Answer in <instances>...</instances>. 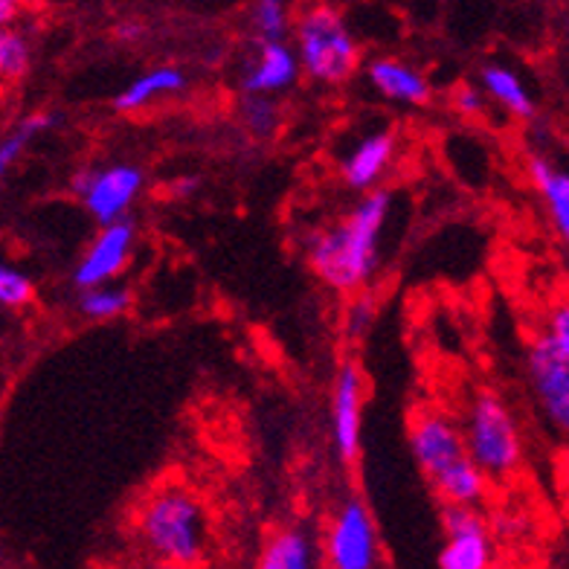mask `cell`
<instances>
[{
    "label": "cell",
    "instance_id": "1",
    "mask_svg": "<svg viewBox=\"0 0 569 569\" xmlns=\"http://www.w3.org/2000/svg\"><path fill=\"white\" fill-rule=\"evenodd\" d=\"M390 203V192H369L343 221L311 241V268L322 282L335 291H358L372 279Z\"/></svg>",
    "mask_w": 569,
    "mask_h": 569
},
{
    "label": "cell",
    "instance_id": "2",
    "mask_svg": "<svg viewBox=\"0 0 569 569\" xmlns=\"http://www.w3.org/2000/svg\"><path fill=\"white\" fill-rule=\"evenodd\" d=\"M410 450L445 506H480L488 477L468 453L465 430L457 421L436 410L419 412L410 425Z\"/></svg>",
    "mask_w": 569,
    "mask_h": 569
},
{
    "label": "cell",
    "instance_id": "3",
    "mask_svg": "<svg viewBox=\"0 0 569 569\" xmlns=\"http://www.w3.org/2000/svg\"><path fill=\"white\" fill-rule=\"evenodd\" d=\"M137 535L146 552L169 567H196L207 552V515L192 491L166 486L142 502Z\"/></svg>",
    "mask_w": 569,
    "mask_h": 569
},
{
    "label": "cell",
    "instance_id": "4",
    "mask_svg": "<svg viewBox=\"0 0 569 569\" xmlns=\"http://www.w3.org/2000/svg\"><path fill=\"white\" fill-rule=\"evenodd\" d=\"M300 64L315 82L340 84L358 70V44L338 9L315 3L293 23Z\"/></svg>",
    "mask_w": 569,
    "mask_h": 569
},
{
    "label": "cell",
    "instance_id": "5",
    "mask_svg": "<svg viewBox=\"0 0 569 569\" xmlns=\"http://www.w3.org/2000/svg\"><path fill=\"white\" fill-rule=\"evenodd\" d=\"M465 442L488 480H506L523 462V439L500 396L480 392L465 412Z\"/></svg>",
    "mask_w": 569,
    "mask_h": 569
},
{
    "label": "cell",
    "instance_id": "6",
    "mask_svg": "<svg viewBox=\"0 0 569 569\" xmlns=\"http://www.w3.org/2000/svg\"><path fill=\"white\" fill-rule=\"evenodd\" d=\"M322 555L335 569H372L378 563L381 547H378L375 523L363 502L346 500L335 511L322 538Z\"/></svg>",
    "mask_w": 569,
    "mask_h": 569
},
{
    "label": "cell",
    "instance_id": "7",
    "mask_svg": "<svg viewBox=\"0 0 569 569\" xmlns=\"http://www.w3.org/2000/svg\"><path fill=\"white\" fill-rule=\"evenodd\" d=\"M73 192L99 224H113L126 218L131 203L142 192V172L128 163L88 169L73 178Z\"/></svg>",
    "mask_w": 569,
    "mask_h": 569
},
{
    "label": "cell",
    "instance_id": "8",
    "mask_svg": "<svg viewBox=\"0 0 569 569\" xmlns=\"http://www.w3.org/2000/svg\"><path fill=\"white\" fill-rule=\"evenodd\" d=\"M529 381L549 425L569 436V355L540 335L529 349Z\"/></svg>",
    "mask_w": 569,
    "mask_h": 569
},
{
    "label": "cell",
    "instance_id": "9",
    "mask_svg": "<svg viewBox=\"0 0 569 569\" xmlns=\"http://www.w3.org/2000/svg\"><path fill=\"white\" fill-rule=\"evenodd\" d=\"M495 561V547L477 506L445 509V547L439 552L442 569H486Z\"/></svg>",
    "mask_w": 569,
    "mask_h": 569
},
{
    "label": "cell",
    "instance_id": "10",
    "mask_svg": "<svg viewBox=\"0 0 569 569\" xmlns=\"http://www.w3.org/2000/svg\"><path fill=\"white\" fill-rule=\"evenodd\" d=\"M131 248H134V227L128 224L126 218L113 221V224H102L97 239L90 241V248L84 250V256L76 264L73 282L79 288L108 284L128 268Z\"/></svg>",
    "mask_w": 569,
    "mask_h": 569
},
{
    "label": "cell",
    "instance_id": "11",
    "mask_svg": "<svg viewBox=\"0 0 569 569\" xmlns=\"http://www.w3.org/2000/svg\"><path fill=\"white\" fill-rule=\"evenodd\" d=\"M360 425H363V375L355 363H343L331 390V439L343 462L358 459Z\"/></svg>",
    "mask_w": 569,
    "mask_h": 569
},
{
    "label": "cell",
    "instance_id": "12",
    "mask_svg": "<svg viewBox=\"0 0 569 569\" xmlns=\"http://www.w3.org/2000/svg\"><path fill=\"white\" fill-rule=\"evenodd\" d=\"M302 64L297 56V47H288L284 41H262L259 53L250 61L244 76H241V90L248 97H270L291 88L300 76Z\"/></svg>",
    "mask_w": 569,
    "mask_h": 569
},
{
    "label": "cell",
    "instance_id": "13",
    "mask_svg": "<svg viewBox=\"0 0 569 569\" xmlns=\"http://www.w3.org/2000/svg\"><path fill=\"white\" fill-rule=\"evenodd\" d=\"M396 158V137L387 131L369 134L352 149V154L343 163V178L352 189H372L378 180L387 174Z\"/></svg>",
    "mask_w": 569,
    "mask_h": 569
},
{
    "label": "cell",
    "instance_id": "14",
    "mask_svg": "<svg viewBox=\"0 0 569 569\" xmlns=\"http://www.w3.org/2000/svg\"><path fill=\"white\" fill-rule=\"evenodd\" d=\"M372 88L381 97L401 106H425L430 99V84L416 68L398 59H375L367 70Z\"/></svg>",
    "mask_w": 569,
    "mask_h": 569
},
{
    "label": "cell",
    "instance_id": "15",
    "mask_svg": "<svg viewBox=\"0 0 569 569\" xmlns=\"http://www.w3.org/2000/svg\"><path fill=\"white\" fill-rule=\"evenodd\" d=\"M262 569H311L317 567V547L302 529H282L264 540L259 552Z\"/></svg>",
    "mask_w": 569,
    "mask_h": 569
},
{
    "label": "cell",
    "instance_id": "16",
    "mask_svg": "<svg viewBox=\"0 0 569 569\" xmlns=\"http://www.w3.org/2000/svg\"><path fill=\"white\" fill-rule=\"evenodd\" d=\"M187 84V76L180 73L178 68H154L149 73L137 76L134 82L122 90L120 97L113 99L117 111H140V108L151 106L154 99L160 97H172V93H180Z\"/></svg>",
    "mask_w": 569,
    "mask_h": 569
},
{
    "label": "cell",
    "instance_id": "17",
    "mask_svg": "<svg viewBox=\"0 0 569 569\" xmlns=\"http://www.w3.org/2000/svg\"><path fill=\"white\" fill-rule=\"evenodd\" d=\"M482 88H486L488 99H495L497 106L506 108L511 117L529 120L535 113L532 93L526 90L523 79L515 70L502 68V64H491V68L482 70Z\"/></svg>",
    "mask_w": 569,
    "mask_h": 569
},
{
    "label": "cell",
    "instance_id": "18",
    "mask_svg": "<svg viewBox=\"0 0 569 569\" xmlns=\"http://www.w3.org/2000/svg\"><path fill=\"white\" fill-rule=\"evenodd\" d=\"M250 27L256 41H284L291 30V7L288 0H256L250 9Z\"/></svg>",
    "mask_w": 569,
    "mask_h": 569
},
{
    "label": "cell",
    "instance_id": "19",
    "mask_svg": "<svg viewBox=\"0 0 569 569\" xmlns=\"http://www.w3.org/2000/svg\"><path fill=\"white\" fill-rule=\"evenodd\" d=\"M131 308V293L126 288H111V284H97V288H82L79 297V311L90 320H113L126 315Z\"/></svg>",
    "mask_w": 569,
    "mask_h": 569
},
{
    "label": "cell",
    "instance_id": "20",
    "mask_svg": "<svg viewBox=\"0 0 569 569\" xmlns=\"http://www.w3.org/2000/svg\"><path fill=\"white\" fill-rule=\"evenodd\" d=\"M53 122L56 120L50 113H36V117H27V120L18 122V126L0 140V169L7 172L9 166H16L18 160H21L23 151H27V146H30L41 131L53 128Z\"/></svg>",
    "mask_w": 569,
    "mask_h": 569
},
{
    "label": "cell",
    "instance_id": "21",
    "mask_svg": "<svg viewBox=\"0 0 569 569\" xmlns=\"http://www.w3.org/2000/svg\"><path fill=\"white\" fill-rule=\"evenodd\" d=\"M32 61V50L27 36H21L18 30H3L0 32V73L9 82H18L27 76Z\"/></svg>",
    "mask_w": 569,
    "mask_h": 569
},
{
    "label": "cell",
    "instance_id": "22",
    "mask_svg": "<svg viewBox=\"0 0 569 569\" xmlns=\"http://www.w3.org/2000/svg\"><path fill=\"white\" fill-rule=\"evenodd\" d=\"M32 297H36V284L32 279L18 268H9L3 264L0 268V302L7 308H23L30 306Z\"/></svg>",
    "mask_w": 569,
    "mask_h": 569
},
{
    "label": "cell",
    "instance_id": "23",
    "mask_svg": "<svg viewBox=\"0 0 569 569\" xmlns=\"http://www.w3.org/2000/svg\"><path fill=\"white\" fill-rule=\"evenodd\" d=\"M558 349L569 355V297L555 302L547 315V331H543Z\"/></svg>",
    "mask_w": 569,
    "mask_h": 569
},
{
    "label": "cell",
    "instance_id": "24",
    "mask_svg": "<svg viewBox=\"0 0 569 569\" xmlns=\"http://www.w3.org/2000/svg\"><path fill=\"white\" fill-rule=\"evenodd\" d=\"M535 187H538V192L543 196V201H547L555 230L561 232V239L569 244V201L558 192V189L549 187V183H535Z\"/></svg>",
    "mask_w": 569,
    "mask_h": 569
},
{
    "label": "cell",
    "instance_id": "25",
    "mask_svg": "<svg viewBox=\"0 0 569 569\" xmlns=\"http://www.w3.org/2000/svg\"><path fill=\"white\" fill-rule=\"evenodd\" d=\"M244 120L253 128L256 134H264L273 126V108H270L268 97H250L244 106Z\"/></svg>",
    "mask_w": 569,
    "mask_h": 569
},
{
    "label": "cell",
    "instance_id": "26",
    "mask_svg": "<svg viewBox=\"0 0 569 569\" xmlns=\"http://www.w3.org/2000/svg\"><path fill=\"white\" fill-rule=\"evenodd\" d=\"M529 174H532L535 183H549V187L558 189V192H561V196L569 201V174L567 172H555L547 160L535 158L532 163H529Z\"/></svg>",
    "mask_w": 569,
    "mask_h": 569
},
{
    "label": "cell",
    "instance_id": "27",
    "mask_svg": "<svg viewBox=\"0 0 569 569\" xmlns=\"http://www.w3.org/2000/svg\"><path fill=\"white\" fill-rule=\"evenodd\" d=\"M369 320H372V306L367 300L352 302L349 306V315H346V331L352 335V338H360L363 331H367Z\"/></svg>",
    "mask_w": 569,
    "mask_h": 569
},
{
    "label": "cell",
    "instance_id": "28",
    "mask_svg": "<svg viewBox=\"0 0 569 569\" xmlns=\"http://www.w3.org/2000/svg\"><path fill=\"white\" fill-rule=\"evenodd\" d=\"M453 106H457V111L465 113V117H473V113L482 111V93L473 88H459L457 97H453Z\"/></svg>",
    "mask_w": 569,
    "mask_h": 569
},
{
    "label": "cell",
    "instance_id": "29",
    "mask_svg": "<svg viewBox=\"0 0 569 569\" xmlns=\"http://www.w3.org/2000/svg\"><path fill=\"white\" fill-rule=\"evenodd\" d=\"M558 488H561L563 517H567V523H569V448L558 457Z\"/></svg>",
    "mask_w": 569,
    "mask_h": 569
},
{
    "label": "cell",
    "instance_id": "30",
    "mask_svg": "<svg viewBox=\"0 0 569 569\" xmlns=\"http://www.w3.org/2000/svg\"><path fill=\"white\" fill-rule=\"evenodd\" d=\"M18 9H21V0H0V23L9 27L18 18Z\"/></svg>",
    "mask_w": 569,
    "mask_h": 569
},
{
    "label": "cell",
    "instance_id": "31",
    "mask_svg": "<svg viewBox=\"0 0 569 569\" xmlns=\"http://www.w3.org/2000/svg\"><path fill=\"white\" fill-rule=\"evenodd\" d=\"M120 36L122 38H137V36H140V27H134V23H128V27H120Z\"/></svg>",
    "mask_w": 569,
    "mask_h": 569
}]
</instances>
